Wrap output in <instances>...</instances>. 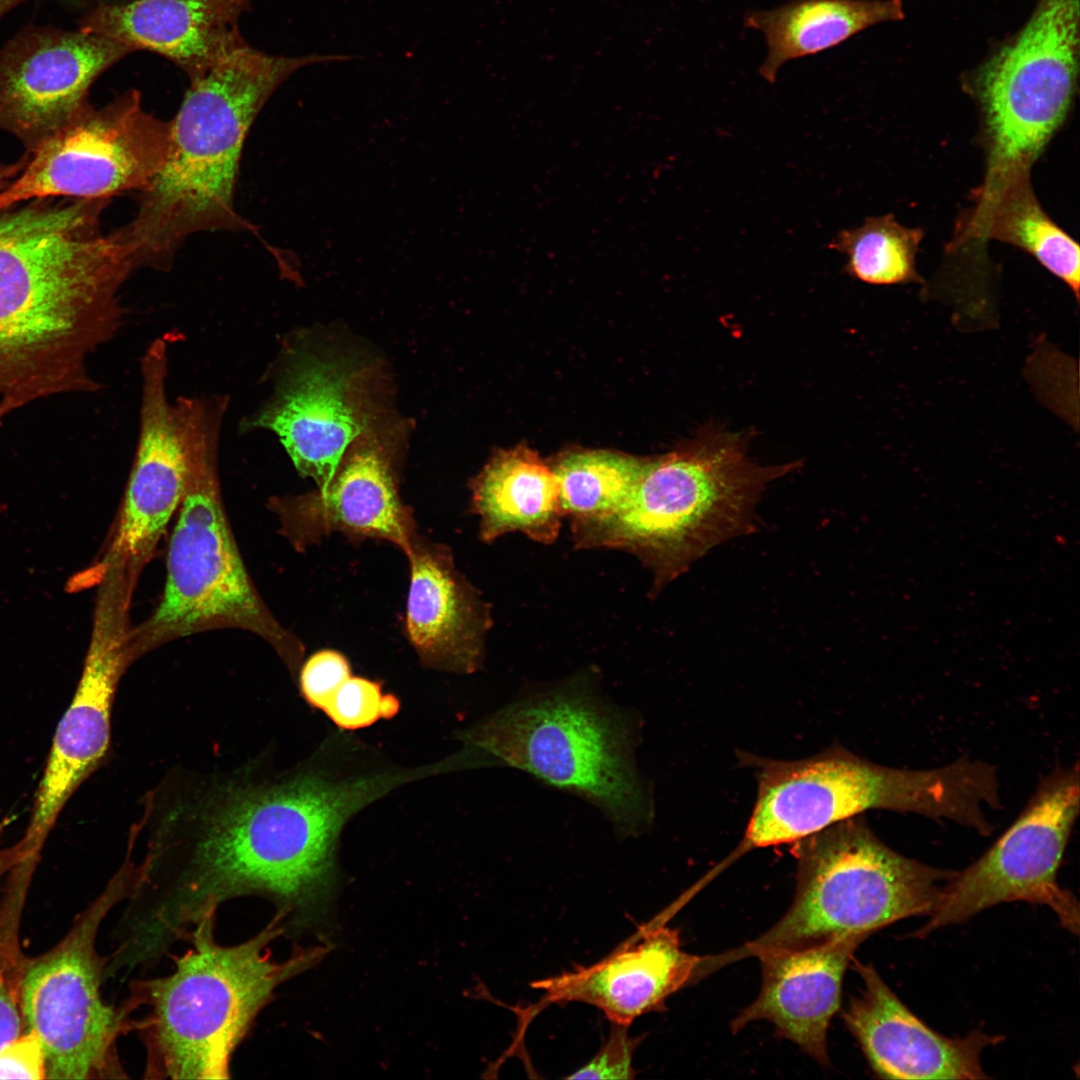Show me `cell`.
I'll return each mask as SVG.
<instances>
[{"instance_id":"obj_1","label":"cell","mask_w":1080,"mask_h":1080,"mask_svg":"<svg viewBox=\"0 0 1080 1080\" xmlns=\"http://www.w3.org/2000/svg\"><path fill=\"white\" fill-rule=\"evenodd\" d=\"M405 776L305 772L231 797L185 853L151 860L130 900L138 933L170 951L203 917L242 897L274 904L284 934L312 929L330 905L342 828Z\"/></svg>"},{"instance_id":"obj_2","label":"cell","mask_w":1080,"mask_h":1080,"mask_svg":"<svg viewBox=\"0 0 1080 1080\" xmlns=\"http://www.w3.org/2000/svg\"><path fill=\"white\" fill-rule=\"evenodd\" d=\"M108 199H33L0 210V402L11 411L97 390L88 359L120 328L134 270L100 215Z\"/></svg>"},{"instance_id":"obj_3","label":"cell","mask_w":1080,"mask_h":1080,"mask_svg":"<svg viewBox=\"0 0 1080 1080\" xmlns=\"http://www.w3.org/2000/svg\"><path fill=\"white\" fill-rule=\"evenodd\" d=\"M350 55H271L247 43L191 80L169 122L166 160L128 224L114 231L134 268L167 271L198 232L246 230L235 186L247 133L274 91L302 67Z\"/></svg>"},{"instance_id":"obj_4","label":"cell","mask_w":1080,"mask_h":1080,"mask_svg":"<svg viewBox=\"0 0 1080 1080\" xmlns=\"http://www.w3.org/2000/svg\"><path fill=\"white\" fill-rule=\"evenodd\" d=\"M216 915L192 929L186 953L168 975L135 980L127 1002L145 1048L146 1079H229L235 1050L278 987L320 960L322 948L272 959L269 945L284 934L280 915L237 944L215 936Z\"/></svg>"},{"instance_id":"obj_5","label":"cell","mask_w":1080,"mask_h":1080,"mask_svg":"<svg viewBox=\"0 0 1080 1080\" xmlns=\"http://www.w3.org/2000/svg\"><path fill=\"white\" fill-rule=\"evenodd\" d=\"M748 443L746 434L708 423L681 449L644 460L613 514L572 525L576 547L634 554L659 592L710 549L752 532L767 484L801 464L759 465L747 455Z\"/></svg>"},{"instance_id":"obj_6","label":"cell","mask_w":1080,"mask_h":1080,"mask_svg":"<svg viewBox=\"0 0 1080 1080\" xmlns=\"http://www.w3.org/2000/svg\"><path fill=\"white\" fill-rule=\"evenodd\" d=\"M639 738V718L583 677L529 690L465 735L471 762L518 769L583 798L621 838L647 832L654 818Z\"/></svg>"},{"instance_id":"obj_7","label":"cell","mask_w":1080,"mask_h":1080,"mask_svg":"<svg viewBox=\"0 0 1080 1080\" xmlns=\"http://www.w3.org/2000/svg\"><path fill=\"white\" fill-rule=\"evenodd\" d=\"M228 402L215 395L178 405L187 484L170 535L166 581L151 616L131 630L134 659L165 642L216 628L252 632L299 666L303 645L272 616L256 591L230 529L218 478Z\"/></svg>"},{"instance_id":"obj_8","label":"cell","mask_w":1080,"mask_h":1080,"mask_svg":"<svg viewBox=\"0 0 1080 1080\" xmlns=\"http://www.w3.org/2000/svg\"><path fill=\"white\" fill-rule=\"evenodd\" d=\"M758 794L744 837L729 859L754 848L794 843L874 809L947 819L983 833L985 809L998 800L995 768L960 759L930 770L877 765L839 745L807 759L781 761L741 753Z\"/></svg>"},{"instance_id":"obj_9","label":"cell","mask_w":1080,"mask_h":1080,"mask_svg":"<svg viewBox=\"0 0 1080 1080\" xmlns=\"http://www.w3.org/2000/svg\"><path fill=\"white\" fill-rule=\"evenodd\" d=\"M797 889L775 926L737 953L868 937L896 921L928 915L954 871L928 866L883 843L855 816L794 842Z\"/></svg>"},{"instance_id":"obj_10","label":"cell","mask_w":1080,"mask_h":1080,"mask_svg":"<svg viewBox=\"0 0 1080 1080\" xmlns=\"http://www.w3.org/2000/svg\"><path fill=\"white\" fill-rule=\"evenodd\" d=\"M1079 0H1041L978 81L989 158L982 189L1030 170L1063 123L1078 73Z\"/></svg>"},{"instance_id":"obj_11","label":"cell","mask_w":1080,"mask_h":1080,"mask_svg":"<svg viewBox=\"0 0 1080 1080\" xmlns=\"http://www.w3.org/2000/svg\"><path fill=\"white\" fill-rule=\"evenodd\" d=\"M129 888L118 872L64 944L25 973L20 1008L41 1044L46 1078H127L116 1041L134 1030L133 1011L127 1001L122 1008L104 1001L95 939L101 920Z\"/></svg>"},{"instance_id":"obj_12","label":"cell","mask_w":1080,"mask_h":1080,"mask_svg":"<svg viewBox=\"0 0 1080 1080\" xmlns=\"http://www.w3.org/2000/svg\"><path fill=\"white\" fill-rule=\"evenodd\" d=\"M1079 792L1078 763L1045 776L990 849L964 870L954 871L928 921L913 935L924 937L1012 901L1048 906L1062 927L1077 934L1078 902L1058 884L1057 873L1079 814Z\"/></svg>"},{"instance_id":"obj_13","label":"cell","mask_w":1080,"mask_h":1080,"mask_svg":"<svg viewBox=\"0 0 1080 1080\" xmlns=\"http://www.w3.org/2000/svg\"><path fill=\"white\" fill-rule=\"evenodd\" d=\"M169 139V122L146 111L135 89L99 109L89 104L29 152L24 170L0 193V210L33 199L143 192L164 165Z\"/></svg>"},{"instance_id":"obj_14","label":"cell","mask_w":1080,"mask_h":1080,"mask_svg":"<svg viewBox=\"0 0 1080 1080\" xmlns=\"http://www.w3.org/2000/svg\"><path fill=\"white\" fill-rule=\"evenodd\" d=\"M359 368L286 342L265 374L272 393L242 418L240 432L274 433L299 474L324 488L376 416L369 375Z\"/></svg>"},{"instance_id":"obj_15","label":"cell","mask_w":1080,"mask_h":1080,"mask_svg":"<svg viewBox=\"0 0 1080 1080\" xmlns=\"http://www.w3.org/2000/svg\"><path fill=\"white\" fill-rule=\"evenodd\" d=\"M129 598L116 585L99 587L82 674L56 727L30 821L15 848L22 865L32 864L69 798L107 752L115 691L134 660L129 646Z\"/></svg>"},{"instance_id":"obj_16","label":"cell","mask_w":1080,"mask_h":1080,"mask_svg":"<svg viewBox=\"0 0 1080 1080\" xmlns=\"http://www.w3.org/2000/svg\"><path fill=\"white\" fill-rule=\"evenodd\" d=\"M131 52L81 30L26 27L0 48V130L33 152L89 105L93 82Z\"/></svg>"},{"instance_id":"obj_17","label":"cell","mask_w":1080,"mask_h":1080,"mask_svg":"<svg viewBox=\"0 0 1080 1080\" xmlns=\"http://www.w3.org/2000/svg\"><path fill=\"white\" fill-rule=\"evenodd\" d=\"M168 343L157 338L140 365L139 436L118 524L100 563L137 575L182 502L187 462L175 401L167 393Z\"/></svg>"},{"instance_id":"obj_18","label":"cell","mask_w":1080,"mask_h":1080,"mask_svg":"<svg viewBox=\"0 0 1080 1080\" xmlns=\"http://www.w3.org/2000/svg\"><path fill=\"white\" fill-rule=\"evenodd\" d=\"M272 504L299 550L339 532L353 542L388 541L406 553L417 533L413 512L399 494L394 461L370 431L347 449L327 486Z\"/></svg>"},{"instance_id":"obj_19","label":"cell","mask_w":1080,"mask_h":1080,"mask_svg":"<svg viewBox=\"0 0 1080 1080\" xmlns=\"http://www.w3.org/2000/svg\"><path fill=\"white\" fill-rule=\"evenodd\" d=\"M864 982L843 1018L873 1072L884 1079H984L982 1051L1001 1041L980 1031L949 1038L916 1017L873 965L854 960Z\"/></svg>"},{"instance_id":"obj_20","label":"cell","mask_w":1080,"mask_h":1080,"mask_svg":"<svg viewBox=\"0 0 1080 1080\" xmlns=\"http://www.w3.org/2000/svg\"><path fill=\"white\" fill-rule=\"evenodd\" d=\"M702 962L682 950L678 930L647 926L600 961L532 986L544 992L542 1004L583 1002L611 1023L629 1026L663 1009L671 994L701 975Z\"/></svg>"},{"instance_id":"obj_21","label":"cell","mask_w":1080,"mask_h":1080,"mask_svg":"<svg viewBox=\"0 0 1080 1080\" xmlns=\"http://www.w3.org/2000/svg\"><path fill=\"white\" fill-rule=\"evenodd\" d=\"M860 936L794 946L768 947L752 955L760 959L762 986L758 997L731 1022L734 1033L756 1020H768L776 1033L797 1044L820 1065H829L827 1031L841 1003L845 970Z\"/></svg>"},{"instance_id":"obj_22","label":"cell","mask_w":1080,"mask_h":1080,"mask_svg":"<svg viewBox=\"0 0 1080 1080\" xmlns=\"http://www.w3.org/2000/svg\"><path fill=\"white\" fill-rule=\"evenodd\" d=\"M251 0H134L101 3L80 20L81 31L132 51L164 56L194 80L246 44L239 20Z\"/></svg>"},{"instance_id":"obj_23","label":"cell","mask_w":1080,"mask_h":1080,"mask_svg":"<svg viewBox=\"0 0 1080 1080\" xmlns=\"http://www.w3.org/2000/svg\"><path fill=\"white\" fill-rule=\"evenodd\" d=\"M410 565L406 633L423 665L472 673L483 660L491 626L488 605L457 570L446 545L416 533Z\"/></svg>"},{"instance_id":"obj_24","label":"cell","mask_w":1080,"mask_h":1080,"mask_svg":"<svg viewBox=\"0 0 1080 1080\" xmlns=\"http://www.w3.org/2000/svg\"><path fill=\"white\" fill-rule=\"evenodd\" d=\"M471 507L485 542L521 532L542 544L559 535L564 514L555 475L533 452L515 448L495 455L473 480Z\"/></svg>"},{"instance_id":"obj_25","label":"cell","mask_w":1080,"mask_h":1080,"mask_svg":"<svg viewBox=\"0 0 1080 1080\" xmlns=\"http://www.w3.org/2000/svg\"><path fill=\"white\" fill-rule=\"evenodd\" d=\"M903 17L900 0H792L750 11L744 25L764 35L767 53L759 74L773 83L787 62L827 51L871 26Z\"/></svg>"},{"instance_id":"obj_26","label":"cell","mask_w":1080,"mask_h":1080,"mask_svg":"<svg viewBox=\"0 0 1080 1080\" xmlns=\"http://www.w3.org/2000/svg\"><path fill=\"white\" fill-rule=\"evenodd\" d=\"M966 234L1026 251L1065 283L1079 302V246L1039 204L1030 184V170L1012 173L981 190Z\"/></svg>"},{"instance_id":"obj_27","label":"cell","mask_w":1080,"mask_h":1080,"mask_svg":"<svg viewBox=\"0 0 1080 1080\" xmlns=\"http://www.w3.org/2000/svg\"><path fill=\"white\" fill-rule=\"evenodd\" d=\"M644 460L610 451H582L561 457L551 467L564 516L572 525L613 514L639 479Z\"/></svg>"},{"instance_id":"obj_28","label":"cell","mask_w":1080,"mask_h":1080,"mask_svg":"<svg viewBox=\"0 0 1080 1080\" xmlns=\"http://www.w3.org/2000/svg\"><path fill=\"white\" fill-rule=\"evenodd\" d=\"M922 238L920 228L902 226L889 214L839 232L829 247L845 254V272L865 283H921L915 259Z\"/></svg>"},{"instance_id":"obj_29","label":"cell","mask_w":1080,"mask_h":1080,"mask_svg":"<svg viewBox=\"0 0 1080 1080\" xmlns=\"http://www.w3.org/2000/svg\"><path fill=\"white\" fill-rule=\"evenodd\" d=\"M399 708V700L392 694H383L379 682L350 676L323 711L338 727L354 730L379 719H390Z\"/></svg>"},{"instance_id":"obj_30","label":"cell","mask_w":1080,"mask_h":1080,"mask_svg":"<svg viewBox=\"0 0 1080 1080\" xmlns=\"http://www.w3.org/2000/svg\"><path fill=\"white\" fill-rule=\"evenodd\" d=\"M626 1025L611 1023L608 1039L585 1065L568 1079H631L635 1075L633 1055L640 1037H631Z\"/></svg>"},{"instance_id":"obj_31","label":"cell","mask_w":1080,"mask_h":1080,"mask_svg":"<svg viewBox=\"0 0 1080 1080\" xmlns=\"http://www.w3.org/2000/svg\"><path fill=\"white\" fill-rule=\"evenodd\" d=\"M350 676V664L343 654L334 650H321L311 655L302 665L299 675L300 689L311 706L323 710Z\"/></svg>"},{"instance_id":"obj_32","label":"cell","mask_w":1080,"mask_h":1080,"mask_svg":"<svg viewBox=\"0 0 1080 1080\" xmlns=\"http://www.w3.org/2000/svg\"><path fill=\"white\" fill-rule=\"evenodd\" d=\"M46 1078L44 1053L38 1038L28 1032L0 1048V1079Z\"/></svg>"},{"instance_id":"obj_33","label":"cell","mask_w":1080,"mask_h":1080,"mask_svg":"<svg viewBox=\"0 0 1080 1080\" xmlns=\"http://www.w3.org/2000/svg\"><path fill=\"white\" fill-rule=\"evenodd\" d=\"M22 1012L0 974V1048L21 1035Z\"/></svg>"},{"instance_id":"obj_34","label":"cell","mask_w":1080,"mask_h":1080,"mask_svg":"<svg viewBox=\"0 0 1080 1080\" xmlns=\"http://www.w3.org/2000/svg\"><path fill=\"white\" fill-rule=\"evenodd\" d=\"M30 159V154L25 153L19 160L9 164H0V193L4 191L24 170Z\"/></svg>"},{"instance_id":"obj_35","label":"cell","mask_w":1080,"mask_h":1080,"mask_svg":"<svg viewBox=\"0 0 1080 1080\" xmlns=\"http://www.w3.org/2000/svg\"><path fill=\"white\" fill-rule=\"evenodd\" d=\"M30 0H0V19L14 7Z\"/></svg>"},{"instance_id":"obj_36","label":"cell","mask_w":1080,"mask_h":1080,"mask_svg":"<svg viewBox=\"0 0 1080 1080\" xmlns=\"http://www.w3.org/2000/svg\"><path fill=\"white\" fill-rule=\"evenodd\" d=\"M9 412H10V409L7 408L6 406H4L2 403H0V424H1V421H2L3 417Z\"/></svg>"},{"instance_id":"obj_37","label":"cell","mask_w":1080,"mask_h":1080,"mask_svg":"<svg viewBox=\"0 0 1080 1080\" xmlns=\"http://www.w3.org/2000/svg\"><path fill=\"white\" fill-rule=\"evenodd\" d=\"M0 834H1V828H0Z\"/></svg>"}]
</instances>
